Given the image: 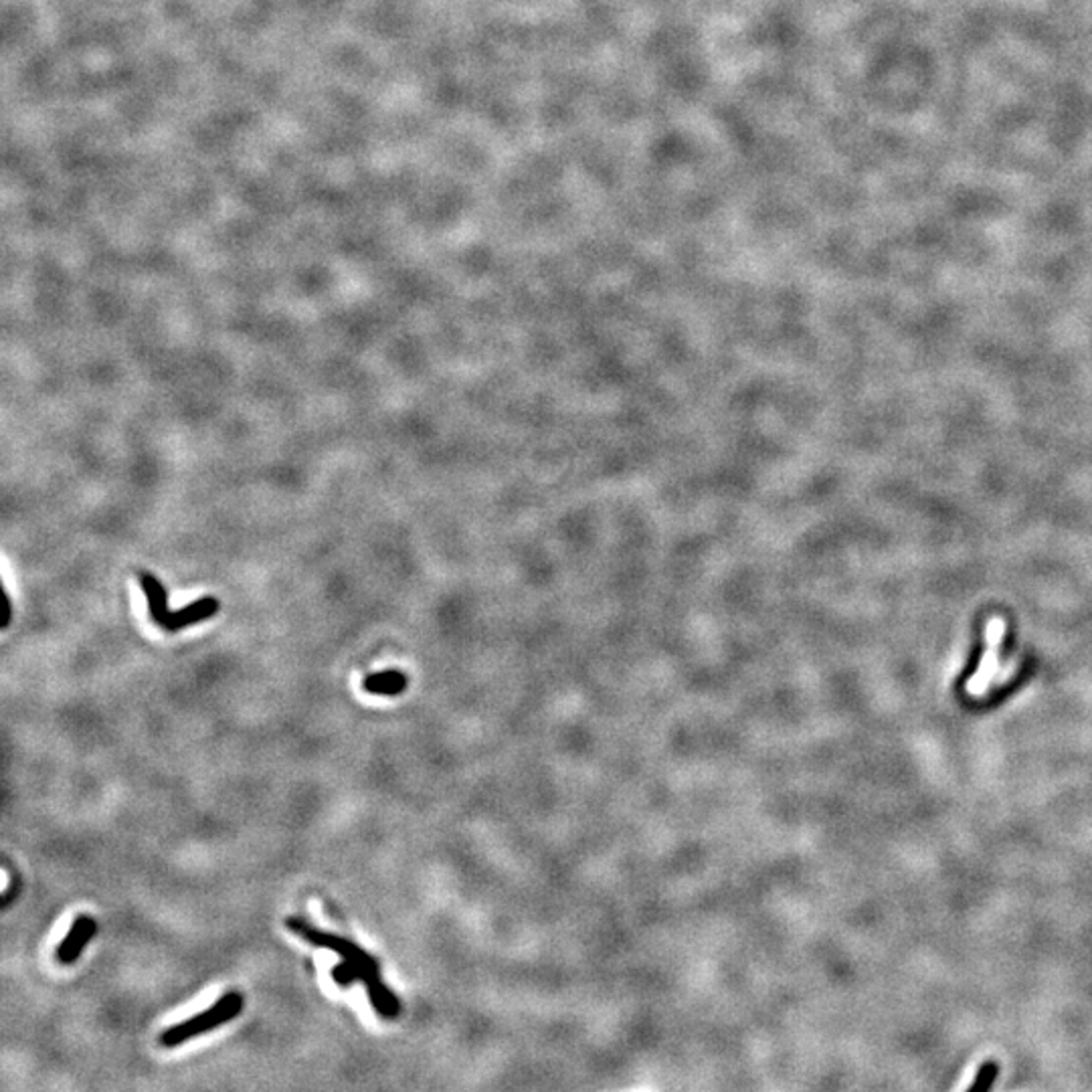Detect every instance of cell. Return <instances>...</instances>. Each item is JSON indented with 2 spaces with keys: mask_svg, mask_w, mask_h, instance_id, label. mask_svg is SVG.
Instances as JSON below:
<instances>
[{
  "mask_svg": "<svg viewBox=\"0 0 1092 1092\" xmlns=\"http://www.w3.org/2000/svg\"><path fill=\"white\" fill-rule=\"evenodd\" d=\"M332 979L336 985L350 987L356 982H362V971L360 967H356L354 963H350L348 959H342V963H338L332 969Z\"/></svg>",
  "mask_w": 1092,
  "mask_h": 1092,
  "instance_id": "cell-8",
  "label": "cell"
},
{
  "mask_svg": "<svg viewBox=\"0 0 1092 1092\" xmlns=\"http://www.w3.org/2000/svg\"><path fill=\"white\" fill-rule=\"evenodd\" d=\"M243 1004L245 1001L239 991H227L215 1005L207 1007V1010L199 1013V1016H194L186 1021H180V1024L177 1026L166 1028V1030L160 1034V1044H163L164 1048H177L180 1044H185L186 1040L197 1038V1035H202L207 1032H213L215 1028L229 1024V1021L239 1018L243 1012Z\"/></svg>",
  "mask_w": 1092,
  "mask_h": 1092,
  "instance_id": "cell-2",
  "label": "cell"
},
{
  "mask_svg": "<svg viewBox=\"0 0 1092 1092\" xmlns=\"http://www.w3.org/2000/svg\"><path fill=\"white\" fill-rule=\"evenodd\" d=\"M285 925H288L293 935L302 937L304 941L322 949L334 951V953H338L342 959H348L356 967H360L362 983L367 987L368 999L376 1013L384 1020L398 1018V1013H401V1001H398L393 990H389V987L384 985L381 979V965L375 957H370L367 951L360 949L356 943L345 939V937L324 933V930L307 925L304 919H298V916H290V919L285 921Z\"/></svg>",
  "mask_w": 1092,
  "mask_h": 1092,
  "instance_id": "cell-1",
  "label": "cell"
},
{
  "mask_svg": "<svg viewBox=\"0 0 1092 1092\" xmlns=\"http://www.w3.org/2000/svg\"><path fill=\"white\" fill-rule=\"evenodd\" d=\"M999 1073H1001L999 1062L985 1060L982 1066H979L975 1078H973V1082L967 1087V1092H990L993 1088V1084L997 1082Z\"/></svg>",
  "mask_w": 1092,
  "mask_h": 1092,
  "instance_id": "cell-7",
  "label": "cell"
},
{
  "mask_svg": "<svg viewBox=\"0 0 1092 1092\" xmlns=\"http://www.w3.org/2000/svg\"><path fill=\"white\" fill-rule=\"evenodd\" d=\"M409 678L403 674V671L398 670H384L379 671V674L367 676L364 678L362 688L368 692V694H376V696H398L403 694L405 688H407Z\"/></svg>",
  "mask_w": 1092,
  "mask_h": 1092,
  "instance_id": "cell-6",
  "label": "cell"
},
{
  "mask_svg": "<svg viewBox=\"0 0 1092 1092\" xmlns=\"http://www.w3.org/2000/svg\"><path fill=\"white\" fill-rule=\"evenodd\" d=\"M140 583H142V589L146 593V597H148L152 619L164 629L168 619H171V611H168V593L164 589V585L146 571L140 573Z\"/></svg>",
  "mask_w": 1092,
  "mask_h": 1092,
  "instance_id": "cell-5",
  "label": "cell"
},
{
  "mask_svg": "<svg viewBox=\"0 0 1092 1092\" xmlns=\"http://www.w3.org/2000/svg\"><path fill=\"white\" fill-rule=\"evenodd\" d=\"M219 611V601L213 597H202L199 601H194V603L182 607L180 611L171 613V619L166 623V632H180V629H185L188 626H194V623H199L202 619L213 618V615Z\"/></svg>",
  "mask_w": 1092,
  "mask_h": 1092,
  "instance_id": "cell-4",
  "label": "cell"
},
{
  "mask_svg": "<svg viewBox=\"0 0 1092 1092\" xmlns=\"http://www.w3.org/2000/svg\"><path fill=\"white\" fill-rule=\"evenodd\" d=\"M97 933V922L87 914H80L73 921L72 929L65 935V939L57 947V961L63 965H73L77 959L86 951L87 943L94 939Z\"/></svg>",
  "mask_w": 1092,
  "mask_h": 1092,
  "instance_id": "cell-3",
  "label": "cell"
}]
</instances>
